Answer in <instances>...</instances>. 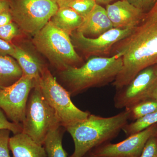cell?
Masks as SVG:
<instances>
[{"mask_svg":"<svg viewBox=\"0 0 157 157\" xmlns=\"http://www.w3.org/2000/svg\"><path fill=\"white\" fill-rule=\"evenodd\" d=\"M83 157H103L99 156L97 155L94 153L92 151H90L87 154L85 155Z\"/></svg>","mask_w":157,"mask_h":157,"instance_id":"1f68e13d","label":"cell"},{"mask_svg":"<svg viewBox=\"0 0 157 157\" xmlns=\"http://www.w3.org/2000/svg\"><path fill=\"white\" fill-rule=\"evenodd\" d=\"M33 42L60 71L69 66L76 67L82 59L75 50L70 36L49 21L33 36Z\"/></svg>","mask_w":157,"mask_h":157,"instance_id":"277c9868","label":"cell"},{"mask_svg":"<svg viewBox=\"0 0 157 157\" xmlns=\"http://www.w3.org/2000/svg\"><path fill=\"white\" fill-rule=\"evenodd\" d=\"M57 2H68V1H72V0H56Z\"/></svg>","mask_w":157,"mask_h":157,"instance_id":"d6a6232c","label":"cell"},{"mask_svg":"<svg viewBox=\"0 0 157 157\" xmlns=\"http://www.w3.org/2000/svg\"><path fill=\"white\" fill-rule=\"evenodd\" d=\"M132 6L143 11L147 12L153 7L157 0H125Z\"/></svg>","mask_w":157,"mask_h":157,"instance_id":"484cf974","label":"cell"},{"mask_svg":"<svg viewBox=\"0 0 157 157\" xmlns=\"http://www.w3.org/2000/svg\"><path fill=\"white\" fill-rule=\"evenodd\" d=\"M21 125L22 133L42 145L48 132L61 125L54 110L43 97L37 79L29 96Z\"/></svg>","mask_w":157,"mask_h":157,"instance_id":"8992f818","label":"cell"},{"mask_svg":"<svg viewBox=\"0 0 157 157\" xmlns=\"http://www.w3.org/2000/svg\"><path fill=\"white\" fill-rule=\"evenodd\" d=\"M135 28H113L94 38L85 36L76 31L71 34L70 38L74 47L85 54L99 55L107 53L116 44L128 36Z\"/></svg>","mask_w":157,"mask_h":157,"instance_id":"30bf717a","label":"cell"},{"mask_svg":"<svg viewBox=\"0 0 157 157\" xmlns=\"http://www.w3.org/2000/svg\"><path fill=\"white\" fill-rule=\"evenodd\" d=\"M9 145L12 157H47L43 145L22 132L10 137Z\"/></svg>","mask_w":157,"mask_h":157,"instance_id":"5bb4252c","label":"cell"},{"mask_svg":"<svg viewBox=\"0 0 157 157\" xmlns=\"http://www.w3.org/2000/svg\"><path fill=\"white\" fill-rule=\"evenodd\" d=\"M105 9L113 28H135L145 13L125 0H119L108 4Z\"/></svg>","mask_w":157,"mask_h":157,"instance_id":"7c38bea8","label":"cell"},{"mask_svg":"<svg viewBox=\"0 0 157 157\" xmlns=\"http://www.w3.org/2000/svg\"><path fill=\"white\" fill-rule=\"evenodd\" d=\"M20 35V29L14 21L0 27V39L12 43V40Z\"/></svg>","mask_w":157,"mask_h":157,"instance_id":"7402d4cb","label":"cell"},{"mask_svg":"<svg viewBox=\"0 0 157 157\" xmlns=\"http://www.w3.org/2000/svg\"><path fill=\"white\" fill-rule=\"evenodd\" d=\"M22 76L16 60L10 56H0V90L14 84Z\"/></svg>","mask_w":157,"mask_h":157,"instance_id":"e0dca14e","label":"cell"},{"mask_svg":"<svg viewBox=\"0 0 157 157\" xmlns=\"http://www.w3.org/2000/svg\"><path fill=\"white\" fill-rule=\"evenodd\" d=\"M59 7H66L73 9L82 18L87 16L95 6V0H72L57 2Z\"/></svg>","mask_w":157,"mask_h":157,"instance_id":"44dd1931","label":"cell"},{"mask_svg":"<svg viewBox=\"0 0 157 157\" xmlns=\"http://www.w3.org/2000/svg\"><path fill=\"white\" fill-rule=\"evenodd\" d=\"M122 67V59L118 54L109 57L93 56L81 67L69 66L60 71V77L70 96H75L112 83Z\"/></svg>","mask_w":157,"mask_h":157,"instance_id":"7a4b0ae2","label":"cell"},{"mask_svg":"<svg viewBox=\"0 0 157 157\" xmlns=\"http://www.w3.org/2000/svg\"><path fill=\"white\" fill-rule=\"evenodd\" d=\"M128 113L129 120L135 121L138 118L157 111V102L149 98L126 108Z\"/></svg>","mask_w":157,"mask_h":157,"instance_id":"ffe728a7","label":"cell"},{"mask_svg":"<svg viewBox=\"0 0 157 157\" xmlns=\"http://www.w3.org/2000/svg\"><path fill=\"white\" fill-rule=\"evenodd\" d=\"M14 49L12 57L18 63L22 70L23 75L38 79L46 68L41 61L25 48L14 45Z\"/></svg>","mask_w":157,"mask_h":157,"instance_id":"9a60e30c","label":"cell"},{"mask_svg":"<svg viewBox=\"0 0 157 157\" xmlns=\"http://www.w3.org/2000/svg\"><path fill=\"white\" fill-rule=\"evenodd\" d=\"M155 64H156L157 65V60Z\"/></svg>","mask_w":157,"mask_h":157,"instance_id":"e575fe53","label":"cell"},{"mask_svg":"<svg viewBox=\"0 0 157 157\" xmlns=\"http://www.w3.org/2000/svg\"><path fill=\"white\" fill-rule=\"evenodd\" d=\"M59 8L56 0H10L13 21L33 36L50 21Z\"/></svg>","mask_w":157,"mask_h":157,"instance_id":"52a82bcc","label":"cell"},{"mask_svg":"<svg viewBox=\"0 0 157 157\" xmlns=\"http://www.w3.org/2000/svg\"><path fill=\"white\" fill-rule=\"evenodd\" d=\"M113 28V25L106 9L97 4L92 11L83 18L81 25L76 31L85 36L96 38Z\"/></svg>","mask_w":157,"mask_h":157,"instance_id":"4fadbf2b","label":"cell"},{"mask_svg":"<svg viewBox=\"0 0 157 157\" xmlns=\"http://www.w3.org/2000/svg\"><path fill=\"white\" fill-rule=\"evenodd\" d=\"M37 81L43 97L65 129L84 120L90 115V113L81 110L73 104L70 94L59 84L48 68L43 70Z\"/></svg>","mask_w":157,"mask_h":157,"instance_id":"5b68a950","label":"cell"},{"mask_svg":"<svg viewBox=\"0 0 157 157\" xmlns=\"http://www.w3.org/2000/svg\"><path fill=\"white\" fill-rule=\"evenodd\" d=\"M151 98L154 99L157 102V84L152 93Z\"/></svg>","mask_w":157,"mask_h":157,"instance_id":"4dcf8cb0","label":"cell"},{"mask_svg":"<svg viewBox=\"0 0 157 157\" xmlns=\"http://www.w3.org/2000/svg\"><path fill=\"white\" fill-rule=\"evenodd\" d=\"M139 157H157V138L155 135L147 141Z\"/></svg>","mask_w":157,"mask_h":157,"instance_id":"d4e9b609","label":"cell"},{"mask_svg":"<svg viewBox=\"0 0 157 157\" xmlns=\"http://www.w3.org/2000/svg\"><path fill=\"white\" fill-rule=\"evenodd\" d=\"M10 0H0V13L10 9Z\"/></svg>","mask_w":157,"mask_h":157,"instance_id":"f1b7e54d","label":"cell"},{"mask_svg":"<svg viewBox=\"0 0 157 157\" xmlns=\"http://www.w3.org/2000/svg\"><path fill=\"white\" fill-rule=\"evenodd\" d=\"M1 129H8L15 135L22 132V125L9 121L2 110L0 109V130Z\"/></svg>","mask_w":157,"mask_h":157,"instance_id":"cb8c5ba5","label":"cell"},{"mask_svg":"<svg viewBox=\"0 0 157 157\" xmlns=\"http://www.w3.org/2000/svg\"><path fill=\"white\" fill-rule=\"evenodd\" d=\"M95 1L97 4L100 5V4H104V5L107 4V5H108L110 2H112L113 0H95Z\"/></svg>","mask_w":157,"mask_h":157,"instance_id":"f546056e","label":"cell"},{"mask_svg":"<svg viewBox=\"0 0 157 157\" xmlns=\"http://www.w3.org/2000/svg\"><path fill=\"white\" fill-rule=\"evenodd\" d=\"M157 124L129 136L120 142L104 144L91 151L103 157H139L149 138L155 134Z\"/></svg>","mask_w":157,"mask_h":157,"instance_id":"8fae6325","label":"cell"},{"mask_svg":"<svg viewBox=\"0 0 157 157\" xmlns=\"http://www.w3.org/2000/svg\"><path fill=\"white\" fill-rule=\"evenodd\" d=\"M123 67L113 85L116 90L128 84L141 70L157 60V1L128 36L113 46Z\"/></svg>","mask_w":157,"mask_h":157,"instance_id":"6da1fadb","label":"cell"},{"mask_svg":"<svg viewBox=\"0 0 157 157\" xmlns=\"http://www.w3.org/2000/svg\"><path fill=\"white\" fill-rule=\"evenodd\" d=\"M12 21L13 19L10 9L0 13V27L6 25Z\"/></svg>","mask_w":157,"mask_h":157,"instance_id":"83f0119b","label":"cell"},{"mask_svg":"<svg viewBox=\"0 0 157 157\" xmlns=\"http://www.w3.org/2000/svg\"><path fill=\"white\" fill-rule=\"evenodd\" d=\"M11 132L8 129L0 130V157H11L9 145Z\"/></svg>","mask_w":157,"mask_h":157,"instance_id":"603a6c76","label":"cell"},{"mask_svg":"<svg viewBox=\"0 0 157 157\" xmlns=\"http://www.w3.org/2000/svg\"><path fill=\"white\" fill-rule=\"evenodd\" d=\"M155 136H156V137L157 138V130L155 134Z\"/></svg>","mask_w":157,"mask_h":157,"instance_id":"836d02e7","label":"cell"},{"mask_svg":"<svg viewBox=\"0 0 157 157\" xmlns=\"http://www.w3.org/2000/svg\"><path fill=\"white\" fill-rule=\"evenodd\" d=\"M37 79L23 75L14 84L0 90V109L12 122L22 124L29 96Z\"/></svg>","mask_w":157,"mask_h":157,"instance_id":"ba28073f","label":"cell"},{"mask_svg":"<svg viewBox=\"0 0 157 157\" xmlns=\"http://www.w3.org/2000/svg\"><path fill=\"white\" fill-rule=\"evenodd\" d=\"M83 19L73 9L68 7H60L52 17L50 21L70 36L79 27Z\"/></svg>","mask_w":157,"mask_h":157,"instance_id":"2e32d148","label":"cell"},{"mask_svg":"<svg viewBox=\"0 0 157 157\" xmlns=\"http://www.w3.org/2000/svg\"><path fill=\"white\" fill-rule=\"evenodd\" d=\"M14 50V44L0 39V56L12 57Z\"/></svg>","mask_w":157,"mask_h":157,"instance_id":"4316f807","label":"cell"},{"mask_svg":"<svg viewBox=\"0 0 157 157\" xmlns=\"http://www.w3.org/2000/svg\"><path fill=\"white\" fill-rule=\"evenodd\" d=\"M128 121V113L125 109L109 117L90 113L84 120L66 128L75 145L69 157H83L96 147L109 143L117 137Z\"/></svg>","mask_w":157,"mask_h":157,"instance_id":"3957f363","label":"cell"},{"mask_svg":"<svg viewBox=\"0 0 157 157\" xmlns=\"http://www.w3.org/2000/svg\"><path fill=\"white\" fill-rule=\"evenodd\" d=\"M157 84V65L141 70L131 81L120 89L116 90L113 101L116 108H128L151 98L153 91Z\"/></svg>","mask_w":157,"mask_h":157,"instance_id":"9c48e42d","label":"cell"},{"mask_svg":"<svg viewBox=\"0 0 157 157\" xmlns=\"http://www.w3.org/2000/svg\"><path fill=\"white\" fill-rule=\"evenodd\" d=\"M157 124V111L128 123L122 129L127 137L142 132Z\"/></svg>","mask_w":157,"mask_h":157,"instance_id":"d6986e66","label":"cell"},{"mask_svg":"<svg viewBox=\"0 0 157 157\" xmlns=\"http://www.w3.org/2000/svg\"><path fill=\"white\" fill-rule=\"evenodd\" d=\"M64 127L58 125L48 132L43 146L47 157H67L68 154L63 146Z\"/></svg>","mask_w":157,"mask_h":157,"instance_id":"ac0fdd59","label":"cell"}]
</instances>
